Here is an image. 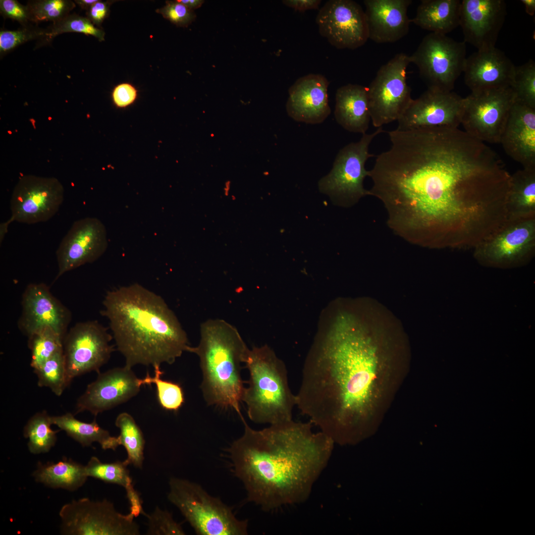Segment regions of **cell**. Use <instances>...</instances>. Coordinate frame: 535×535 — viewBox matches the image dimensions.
Listing matches in <instances>:
<instances>
[{"instance_id": "46", "label": "cell", "mask_w": 535, "mask_h": 535, "mask_svg": "<svg viewBox=\"0 0 535 535\" xmlns=\"http://www.w3.org/2000/svg\"><path fill=\"white\" fill-rule=\"evenodd\" d=\"M125 489L126 492V497L130 504L129 514L134 518L137 517L140 514L146 516L147 514L144 511L142 507V500L140 497V495L134 488L133 483L128 485Z\"/></svg>"}, {"instance_id": "16", "label": "cell", "mask_w": 535, "mask_h": 535, "mask_svg": "<svg viewBox=\"0 0 535 535\" xmlns=\"http://www.w3.org/2000/svg\"><path fill=\"white\" fill-rule=\"evenodd\" d=\"M63 189L53 178H22L12 195L10 208L13 221L34 224L47 221L58 211Z\"/></svg>"}, {"instance_id": "51", "label": "cell", "mask_w": 535, "mask_h": 535, "mask_svg": "<svg viewBox=\"0 0 535 535\" xmlns=\"http://www.w3.org/2000/svg\"><path fill=\"white\" fill-rule=\"evenodd\" d=\"M98 0H75L82 8L88 9L93 4L97 2Z\"/></svg>"}, {"instance_id": "10", "label": "cell", "mask_w": 535, "mask_h": 535, "mask_svg": "<svg viewBox=\"0 0 535 535\" xmlns=\"http://www.w3.org/2000/svg\"><path fill=\"white\" fill-rule=\"evenodd\" d=\"M465 43L438 33H430L424 37L409 59L418 67L428 89L452 91L463 73L467 58Z\"/></svg>"}, {"instance_id": "22", "label": "cell", "mask_w": 535, "mask_h": 535, "mask_svg": "<svg viewBox=\"0 0 535 535\" xmlns=\"http://www.w3.org/2000/svg\"><path fill=\"white\" fill-rule=\"evenodd\" d=\"M516 66L501 50H478L467 57L463 73L471 92L511 87Z\"/></svg>"}, {"instance_id": "43", "label": "cell", "mask_w": 535, "mask_h": 535, "mask_svg": "<svg viewBox=\"0 0 535 535\" xmlns=\"http://www.w3.org/2000/svg\"><path fill=\"white\" fill-rule=\"evenodd\" d=\"M1 14L5 17L16 20L22 24L29 19L27 8L15 0H0Z\"/></svg>"}, {"instance_id": "9", "label": "cell", "mask_w": 535, "mask_h": 535, "mask_svg": "<svg viewBox=\"0 0 535 535\" xmlns=\"http://www.w3.org/2000/svg\"><path fill=\"white\" fill-rule=\"evenodd\" d=\"M474 249V258L484 267L510 269L526 265L535 254V216L508 217Z\"/></svg>"}, {"instance_id": "27", "label": "cell", "mask_w": 535, "mask_h": 535, "mask_svg": "<svg viewBox=\"0 0 535 535\" xmlns=\"http://www.w3.org/2000/svg\"><path fill=\"white\" fill-rule=\"evenodd\" d=\"M461 0H423L411 22L430 33L446 35L460 24Z\"/></svg>"}, {"instance_id": "7", "label": "cell", "mask_w": 535, "mask_h": 535, "mask_svg": "<svg viewBox=\"0 0 535 535\" xmlns=\"http://www.w3.org/2000/svg\"><path fill=\"white\" fill-rule=\"evenodd\" d=\"M169 501L180 511L197 534L245 535L247 520L238 519L232 509L220 499L209 494L194 482L171 478Z\"/></svg>"}, {"instance_id": "23", "label": "cell", "mask_w": 535, "mask_h": 535, "mask_svg": "<svg viewBox=\"0 0 535 535\" xmlns=\"http://www.w3.org/2000/svg\"><path fill=\"white\" fill-rule=\"evenodd\" d=\"M329 82L323 75L310 74L298 79L289 89L286 103L288 115L294 120L320 123L330 114L327 89Z\"/></svg>"}, {"instance_id": "47", "label": "cell", "mask_w": 535, "mask_h": 535, "mask_svg": "<svg viewBox=\"0 0 535 535\" xmlns=\"http://www.w3.org/2000/svg\"><path fill=\"white\" fill-rule=\"evenodd\" d=\"M321 2L320 0H284L282 3L296 11L304 12L310 9H316Z\"/></svg>"}, {"instance_id": "50", "label": "cell", "mask_w": 535, "mask_h": 535, "mask_svg": "<svg viewBox=\"0 0 535 535\" xmlns=\"http://www.w3.org/2000/svg\"><path fill=\"white\" fill-rule=\"evenodd\" d=\"M13 220L11 218H9L6 221L1 222L0 224V243L2 241L5 235L6 234L8 230V227L9 224L12 222Z\"/></svg>"}, {"instance_id": "18", "label": "cell", "mask_w": 535, "mask_h": 535, "mask_svg": "<svg viewBox=\"0 0 535 535\" xmlns=\"http://www.w3.org/2000/svg\"><path fill=\"white\" fill-rule=\"evenodd\" d=\"M464 98L456 93L428 89L412 100L402 117L397 129L447 127L461 124Z\"/></svg>"}, {"instance_id": "12", "label": "cell", "mask_w": 535, "mask_h": 535, "mask_svg": "<svg viewBox=\"0 0 535 535\" xmlns=\"http://www.w3.org/2000/svg\"><path fill=\"white\" fill-rule=\"evenodd\" d=\"M60 533L66 535H138L139 526L129 514L118 512L105 499L82 498L65 504L59 512Z\"/></svg>"}, {"instance_id": "45", "label": "cell", "mask_w": 535, "mask_h": 535, "mask_svg": "<svg viewBox=\"0 0 535 535\" xmlns=\"http://www.w3.org/2000/svg\"><path fill=\"white\" fill-rule=\"evenodd\" d=\"M110 3L98 0L88 9V18L93 24L100 26L109 14Z\"/></svg>"}, {"instance_id": "37", "label": "cell", "mask_w": 535, "mask_h": 535, "mask_svg": "<svg viewBox=\"0 0 535 535\" xmlns=\"http://www.w3.org/2000/svg\"><path fill=\"white\" fill-rule=\"evenodd\" d=\"M511 87L516 101L535 108V62L533 59L516 66Z\"/></svg>"}, {"instance_id": "21", "label": "cell", "mask_w": 535, "mask_h": 535, "mask_svg": "<svg viewBox=\"0 0 535 535\" xmlns=\"http://www.w3.org/2000/svg\"><path fill=\"white\" fill-rule=\"evenodd\" d=\"M503 0H462L459 26L464 42L478 50L495 47L507 14Z\"/></svg>"}, {"instance_id": "14", "label": "cell", "mask_w": 535, "mask_h": 535, "mask_svg": "<svg viewBox=\"0 0 535 535\" xmlns=\"http://www.w3.org/2000/svg\"><path fill=\"white\" fill-rule=\"evenodd\" d=\"M107 329L96 321L73 326L63 340V355L68 383L76 376L96 371L109 360L114 351Z\"/></svg>"}, {"instance_id": "26", "label": "cell", "mask_w": 535, "mask_h": 535, "mask_svg": "<svg viewBox=\"0 0 535 535\" xmlns=\"http://www.w3.org/2000/svg\"><path fill=\"white\" fill-rule=\"evenodd\" d=\"M335 118L345 130L366 133L371 119L368 88L348 84L339 88L335 95Z\"/></svg>"}, {"instance_id": "33", "label": "cell", "mask_w": 535, "mask_h": 535, "mask_svg": "<svg viewBox=\"0 0 535 535\" xmlns=\"http://www.w3.org/2000/svg\"><path fill=\"white\" fill-rule=\"evenodd\" d=\"M64 337L51 328H44L28 337L31 351V366L36 369L63 350Z\"/></svg>"}, {"instance_id": "35", "label": "cell", "mask_w": 535, "mask_h": 535, "mask_svg": "<svg viewBox=\"0 0 535 535\" xmlns=\"http://www.w3.org/2000/svg\"><path fill=\"white\" fill-rule=\"evenodd\" d=\"M38 377V385L47 387L60 396L69 385L67 380L63 350L58 352L39 368L34 369Z\"/></svg>"}, {"instance_id": "29", "label": "cell", "mask_w": 535, "mask_h": 535, "mask_svg": "<svg viewBox=\"0 0 535 535\" xmlns=\"http://www.w3.org/2000/svg\"><path fill=\"white\" fill-rule=\"evenodd\" d=\"M52 425L79 442L82 446H90L93 442L100 443L104 450H115L118 446L116 437L112 436L109 432L102 428L95 419L91 423H85L76 419L68 413L61 416H51Z\"/></svg>"}, {"instance_id": "42", "label": "cell", "mask_w": 535, "mask_h": 535, "mask_svg": "<svg viewBox=\"0 0 535 535\" xmlns=\"http://www.w3.org/2000/svg\"><path fill=\"white\" fill-rule=\"evenodd\" d=\"M44 31L27 28L16 30H1L0 32V52L5 53L18 46L40 36H45Z\"/></svg>"}, {"instance_id": "17", "label": "cell", "mask_w": 535, "mask_h": 535, "mask_svg": "<svg viewBox=\"0 0 535 535\" xmlns=\"http://www.w3.org/2000/svg\"><path fill=\"white\" fill-rule=\"evenodd\" d=\"M107 247V230L100 219L88 217L74 221L56 250L55 280L67 271L96 261Z\"/></svg>"}, {"instance_id": "5", "label": "cell", "mask_w": 535, "mask_h": 535, "mask_svg": "<svg viewBox=\"0 0 535 535\" xmlns=\"http://www.w3.org/2000/svg\"><path fill=\"white\" fill-rule=\"evenodd\" d=\"M200 330L198 345L190 346L188 352L199 358L203 398L207 405L230 408L241 417L245 388L241 364L245 363L250 349L237 329L222 319H209Z\"/></svg>"}, {"instance_id": "1", "label": "cell", "mask_w": 535, "mask_h": 535, "mask_svg": "<svg viewBox=\"0 0 535 535\" xmlns=\"http://www.w3.org/2000/svg\"><path fill=\"white\" fill-rule=\"evenodd\" d=\"M388 135L369 191L395 235L428 249L474 248L506 220L511 174L485 143L455 127Z\"/></svg>"}, {"instance_id": "39", "label": "cell", "mask_w": 535, "mask_h": 535, "mask_svg": "<svg viewBox=\"0 0 535 535\" xmlns=\"http://www.w3.org/2000/svg\"><path fill=\"white\" fill-rule=\"evenodd\" d=\"M67 32H77L91 35L99 41L105 40V32L94 26L87 17L77 14L68 15L60 20L54 22L49 30L45 32V36L49 39Z\"/></svg>"}, {"instance_id": "2", "label": "cell", "mask_w": 535, "mask_h": 535, "mask_svg": "<svg viewBox=\"0 0 535 535\" xmlns=\"http://www.w3.org/2000/svg\"><path fill=\"white\" fill-rule=\"evenodd\" d=\"M317 334L296 394L301 414L334 443L362 438L380 373L406 349L400 320L370 297L334 302Z\"/></svg>"}, {"instance_id": "25", "label": "cell", "mask_w": 535, "mask_h": 535, "mask_svg": "<svg viewBox=\"0 0 535 535\" xmlns=\"http://www.w3.org/2000/svg\"><path fill=\"white\" fill-rule=\"evenodd\" d=\"M411 0H365L364 3L369 39L379 44L394 43L405 37L411 20Z\"/></svg>"}, {"instance_id": "28", "label": "cell", "mask_w": 535, "mask_h": 535, "mask_svg": "<svg viewBox=\"0 0 535 535\" xmlns=\"http://www.w3.org/2000/svg\"><path fill=\"white\" fill-rule=\"evenodd\" d=\"M35 481L49 487L74 491L81 487L88 478L85 466L70 459L57 462H39L33 473Z\"/></svg>"}, {"instance_id": "44", "label": "cell", "mask_w": 535, "mask_h": 535, "mask_svg": "<svg viewBox=\"0 0 535 535\" xmlns=\"http://www.w3.org/2000/svg\"><path fill=\"white\" fill-rule=\"evenodd\" d=\"M137 91L131 84L124 83L117 85L112 93L113 102L118 107H125L134 103L137 98Z\"/></svg>"}, {"instance_id": "13", "label": "cell", "mask_w": 535, "mask_h": 535, "mask_svg": "<svg viewBox=\"0 0 535 535\" xmlns=\"http://www.w3.org/2000/svg\"><path fill=\"white\" fill-rule=\"evenodd\" d=\"M515 101L511 87L471 92L464 98L461 122L464 131L483 143H500Z\"/></svg>"}, {"instance_id": "15", "label": "cell", "mask_w": 535, "mask_h": 535, "mask_svg": "<svg viewBox=\"0 0 535 535\" xmlns=\"http://www.w3.org/2000/svg\"><path fill=\"white\" fill-rule=\"evenodd\" d=\"M320 34L338 49L354 50L369 39L365 11L351 0H330L316 17Z\"/></svg>"}, {"instance_id": "38", "label": "cell", "mask_w": 535, "mask_h": 535, "mask_svg": "<svg viewBox=\"0 0 535 535\" xmlns=\"http://www.w3.org/2000/svg\"><path fill=\"white\" fill-rule=\"evenodd\" d=\"M73 2L66 0H33L26 6L29 19L34 22H57L68 15L75 7Z\"/></svg>"}, {"instance_id": "6", "label": "cell", "mask_w": 535, "mask_h": 535, "mask_svg": "<svg viewBox=\"0 0 535 535\" xmlns=\"http://www.w3.org/2000/svg\"><path fill=\"white\" fill-rule=\"evenodd\" d=\"M245 364L249 378L242 402L251 421L270 425L293 420L296 396L290 388L284 363L266 344L249 349Z\"/></svg>"}, {"instance_id": "30", "label": "cell", "mask_w": 535, "mask_h": 535, "mask_svg": "<svg viewBox=\"0 0 535 535\" xmlns=\"http://www.w3.org/2000/svg\"><path fill=\"white\" fill-rule=\"evenodd\" d=\"M508 217L535 216V169L523 168L511 174Z\"/></svg>"}, {"instance_id": "34", "label": "cell", "mask_w": 535, "mask_h": 535, "mask_svg": "<svg viewBox=\"0 0 535 535\" xmlns=\"http://www.w3.org/2000/svg\"><path fill=\"white\" fill-rule=\"evenodd\" d=\"M154 368V376H152L147 373L144 378L140 379L141 385L155 384L158 401L162 408L167 411L177 412L185 401L181 386L178 383L162 379L161 376L163 372L160 370V366L156 365Z\"/></svg>"}, {"instance_id": "3", "label": "cell", "mask_w": 535, "mask_h": 535, "mask_svg": "<svg viewBox=\"0 0 535 535\" xmlns=\"http://www.w3.org/2000/svg\"><path fill=\"white\" fill-rule=\"evenodd\" d=\"M241 419L243 433L227 451L248 501L265 511L305 502L329 462L333 441L314 432L310 421L256 430Z\"/></svg>"}, {"instance_id": "24", "label": "cell", "mask_w": 535, "mask_h": 535, "mask_svg": "<svg viewBox=\"0 0 535 535\" xmlns=\"http://www.w3.org/2000/svg\"><path fill=\"white\" fill-rule=\"evenodd\" d=\"M500 143L524 168L535 169V108L515 101Z\"/></svg>"}, {"instance_id": "11", "label": "cell", "mask_w": 535, "mask_h": 535, "mask_svg": "<svg viewBox=\"0 0 535 535\" xmlns=\"http://www.w3.org/2000/svg\"><path fill=\"white\" fill-rule=\"evenodd\" d=\"M409 55L396 54L378 70L368 88L371 119L376 128L398 121L413 99L407 83L406 71Z\"/></svg>"}, {"instance_id": "41", "label": "cell", "mask_w": 535, "mask_h": 535, "mask_svg": "<svg viewBox=\"0 0 535 535\" xmlns=\"http://www.w3.org/2000/svg\"><path fill=\"white\" fill-rule=\"evenodd\" d=\"M156 12L177 26L187 27L195 19L193 10L177 0L166 1L165 5Z\"/></svg>"}, {"instance_id": "36", "label": "cell", "mask_w": 535, "mask_h": 535, "mask_svg": "<svg viewBox=\"0 0 535 535\" xmlns=\"http://www.w3.org/2000/svg\"><path fill=\"white\" fill-rule=\"evenodd\" d=\"M128 465L125 461L103 463L97 457L93 456L85 466V469L88 477L116 484L125 488L132 483Z\"/></svg>"}, {"instance_id": "49", "label": "cell", "mask_w": 535, "mask_h": 535, "mask_svg": "<svg viewBox=\"0 0 535 535\" xmlns=\"http://www.w3.org/2000/svg\"><path fill=\"white\" fill-rule=\"evenodd\" d=\"M525 7V11L530 16H533L535 13V0H521Z\"/></svg>"}, {"instance_id": "20", "label": "cell", "mask_w": 535, "mask_h": 535, "mask_svg": "<svg viewBox=\"0 0 535 535\" xmlns=\"http://www.w3.org/2000/svg\"><path fill=\"white\" fill-rule=\"evenodd\" d=\"M71 320L69 310L44 283H31L22 298V313L18 325L28 337L49 327L65 337Z\"/></svg>"}, {"instance_id": "8", "label": "cell", "mask_w": 535, "mask_h": 535, "mask_svg": "<svg viewBox=\"0 0 535 535\" xmlns=\"http://www.w3.org/2000/svg\"><path fill=\"white\" fill-rule=\"evenodd\" d=\"M382 127L370 134L362 135L360 140L344 146L338 153L330 172L319 182L321 192L327 194L338 205L350 207L360 199L370 196L364 187V180L369 176L365 168L367 160L374 156L369 152L374 139L384 132Z\"/></svg>"}, {"instance_id": "31", "label": "cell", "mask_w": 535, "mask_h": 535, "mask_svg": "<svg viewBox=\"0 0 535 535\" xmlns=\"http://www.w3.org/2000/svg\"><path fill=\"white\" fill-rule=\"evenodd\" d=\"M115 424L120 430L116 437L118 445L123 446L127 452V458L124 461L128 465L142 469L145 440L141 429L133 417L126 412L117 416Z\"/></svg>"}, {"instance_id": "19", "label": "cell", "mask_w": 535, "mask_h": 535, "mask_svg": "<svg viewBox=\"0 0 535 535\" xmlns=\"http://www.w3.org/2000/svg\"><path fill=\"white\" fill-rule=\"evenodd\" d=\"M131 369L125 366L99 373L78 398L75 413L86 411L97 416L136 396L142 385Z\"/></svg>"}, {"instance_id": "32", "label": "cell", "mask_w": 535, "mask_h": 535, "mask_svg": "<svg viewBox=\"0 0 535 535\" xmlns=\"http://www.w3.org/2000/svg\"><path fill=\"white\" fill-rule=\"evenodd\" d=\"M52 425L51 416L45 411L36 413L28 421L23 434L28 439V447L31 453H47L54 445L58 430L52 429Z\"/></svg>"}, {"instance_id": "40", "label": "cell", "mask_w": 535, "mask_h": 535, "mask_svg": "<svg viewBox=\"0 0 535 535\" xmlns=\"http://www.w3.org/2000/svg\"><path fill=\"white\" fill-rule=\"evenodd\" d=\"M148 519L147 535H184L185 533L181 525L173 519L171 513L157 506Z\"/></svg>"}, {"instance_id": "48", "label": "cell", "mask_w": 535, "mask_h": 535, "mask_svg": "<svg viewBox=\"0 0 535 535\" xmlns=\"http://www.w3.org/2000/svg\"><path fill=\"white\" fill-rule=\"evenodd\" d=\"M178 1L191 10L199 8L204 2L202 0H178Z\"/></svg>"}, {"instance_id": "4", "label": "cell", "mask_w": 535, "mask_h": 535, "mask_svg": "<svg viewBox=\"0 0 535 535\" xmlns=\"http://www.w3.org/2000/svg\"><path fill=\"white\" fill-rule=\"evenodd\" d=\"M103 304L127 367L172 364L188 352L187 334L160 295L134 283L108 291Z\"/></svg>"}]
</instances>
